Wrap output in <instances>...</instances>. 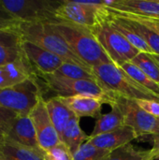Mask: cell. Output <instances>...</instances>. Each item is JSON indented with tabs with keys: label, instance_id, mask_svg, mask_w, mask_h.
Returning a JSON list of instances; mask_svg holds the SVG:
<instances>
[{
	"label": "cell",
	"instance_id": "cell-1",
	"mask_svg": "<svg viewBox=\"0 0 159 160\" xmlns=\"http://www.w3.org/2000/svg\"><path fill=\"white\" fill-rule=\"evenodd\" d=\"M97 82L119 98L128 100L152 99L159 102V97L134 81L121 68L106 63L92 68Z\"/></svg>",
	"mask_w": 159,
	"mask_h": 160
},
{
	"label": "cell",
	"instance_id": "cell-2",
	"mask_svg": "<svg viewBox=\"0 0 159 160\" xmlns=\"http://www.w3.org/2000/svg\"><path fill=\"white\" fill-rule=\"evenodd\" d=\"M23 40L30 41L56 55L65 62L90 68L85 65L71 50L64 37L52 22L21 23L18 27Z\"/></svg>",
	"mask_w": 159,
	"mask_h": 160
},
{
	"label": "cell",
	"instance_id": "cell-3",
	"mask_svg": "<svg viewBox=\"0 0 159 160\" xmlns=\"http://www.w3.org/2000/svg\"><path fill=\"white\" fill-rule=\"evenodd\" d=\"M53 24L73 52L88 67L112 63L91 30L63 22H53Z\"/></svg>",
	"mask_w": 159,
	"mask_h": 160
},
{
	"label": "cell",
	"instance_id": "cell-4",
	"mask_svg": "<svg viewBox=\"0 0 159 160\" xmlns=\"http://www.w3.org/2000/svg\"><path fill=\"white\" fill-rule=\"evenodd\" d=\"M58 22L72 23L82 28L92 30L95 27L109 22L112 13L99 1H62L55 13Z\"/></svg>",
	"mask_w": 159,
	"mask_h": 160
},
{
	"label": "cell",
	"instance_id": "cell-5",
	"mask_svg": "<svg viewBox=\"0 0 159 160\" xmlns=\"http://www.w3.org/2000/svg\"><path fill=\"white\" fill-rule=\"evenodd\" d=\"M44 82L47 88L57 97H71L77 95L93 96L105 100L110 106L118 98L105 90L96 80H72L55 74L37 75Z\"/></svg>",
	"mask_w": 159,
	"mask_h": 160
},
{
	"label": "cell",
	"instance_id": "cell-6",
	"mask_svg": "<svg viewBox=\"0 0 159 160\" xmlns=\"http://www.w3.org/2000/svg\"><path fill=\"white\" fill-rule=\"evenodd\" d=\"M37 76L7 88H0V106L15 112L20 116H29L42 93L37 80Z\"/></svg>",
	"mask_w": 159,
	"mask_h": 160
},
{
	"label": "cell",
	"instance_id": "cell-7",
	"mask_svg": "<svg viewBox=\"0 0 159 160\" xmlns=\"http://www.w3.org/2000/svg\"><path fill=\"white\" fill-rule=\"evenodd\" d=\"M62 1L0 0V4L22 23L58 22L55 13Z\"/></svg>",
	"mask_w": 159,
	"mask_h": 160
},
{
	"label": "cell",
	"instance_id": "cell-8",
	"mask_svg": "<svg viewBox=\"0 0 159 160\" xmlns=\"http://www.w3.org/2000/svg\"><path fill=\"white\" fill-rule=\"evenodd\" d=\"M112 63L121 67L127 62H131L141 52L134 48L128 40L109 22H106L91 30Z\"/></svg>",
	"mask_w": 159,
	"mask_h": 160
},
{
	"label": "cell",
	"instance_id": "cell-9",
	"mask_svg": "<svg viewBox=\"0 0 159 160\" xmlns=\"http://www.w3.org/2000/svg\"><path fill=\"white\" fill-rule=\"evenodd\" d=\"M118 102L124 112L125 125L132 128L138 137L158 135L159 118L146 112L134 100L118 98Z\"/></svg>",
	"mask_w": 159,
	"mask_h": 160
},
{
	"label": "cell",
	"instance_id": "cell-10",
	"mask_svg": "<svg viewBox=\"0 0 159 160\" xmlns=\"http://www.w3.org/2000/svg\"><path fill=\"white\" fill-rule=\"evenodd\" d=\"M29 117L34 125L37 142L42 151H47L61 142L60 137L50 118L46 100L40 98L39 101L30 112Z\"/></svg>",
	"mask_w": 159,
	"mask_h": 160
},
{
	"label": "cell",
	"instance_id": "cell-11",
	"mask_svg": "<svg viewBox=\"0 0 159 160\" xmlns=\"http://www.w3.org/2000/svg\"><path fill=\"white\" fill-rule=\"evenodd\" d=\"M113 13L159 21V0H103Z\"/></svg>",
	"mask_w": 159,
	"mask_h": 160
},
{
	"label": "cell",
	"instance_id": "cell-12",
	"mask_svg": "<svg viewBox=\"0 0 159 160\" xmlns=\"http://www.w3.org/2000/svg\"><path fill=\"white\" fill-rule=\"evenodd\" d=\"M22 51L25 58L33 67L37 75L52 74L65 62L58 55L30 41L23 40Z\"/></svg>",
	"mask_w": 159,
	"mask_h": 160
},
{
	"label": "cell",
	"instance_id": "cell-13",
	"mask_svg": "<svg viewBox=\"0 0 159 160\" xmlns=\"http://www.w3.org/2000/svg\"><path fill=\"white\" fill-rule=\"evenodd\" d=\"M59 98L73 114L79 118L91 117L96 120L98 119L102 115V105L106 104L105 100L102 98L93 96L77 95L71 97H59Z\"/></svg>",
	"mask_w": 159,
	"mask_h": 160
},
{
	"label": "cell",
	"instance_id": "cell-14",
	"mask_svg": "<svg viewBox=\"0 0 159 160\" xmlns=\"http://www.w3.org/2000/svg\"><path fill=\"white\" fill-rule=\"evenodd\" d=\"M138 138L137 133L132 128L123 126L108 133H103L95 137H88L86 142L99 149L112 152L126 144L131 143L132 141Z\"/></svg>",
	"mask_w": 159,
	"mask_h": 160
},
{
	"label": "cell",
	"instance_id": "cell-15",
	"mask_svg": "<svg viewBox=\"0 0 159 160\" xmlns=\"http://www.w3.org/2000/svg\"><path fill=\"white\" fill-rule=\"evenodd\" d=\"M23 38L18 28L0 30V67L24 58Z\"/></svg>",
	"mask_w": 159,
	"mask_h": 160
},
{
	"label": "cell",
	"instance_id": "cell-16",
	"mask_svg": "<svg viewBox=\"0 0 159 160\" xmlns=\"http://www.w3.org/2000/svg\"><path fill=\"white\" fill-rule=\"evenodd\" d=\"M37 73L24 57L14 63L0 67V88H7L21 83Z\"/></svg>",
	"mask_w": 159,
	"mask_h": 160
},
{
	"label": "cell",
	"instance_id": "cell-17",
	"mask_svg": "<svg viewBox=\"0 0 159 160\" xmlns=\"http://www.w3.org/2000/svg\"><path fill=\"white\" fill-rule=\"evenodd\" d=\"M7 139L20 145L38 149L36 130L29 116H18L12 129L7 135Z\"/></svg>",
	"mask_w": 159,
	"mask_h": 160
},
{
	"label": "cell",
	"instance_id": "cell-18",
	"mask_svg": "<svg viewBox=\"0 0 159 160\" xmlns=\"http://www.w3.org/2000/svg\"><path fill=\"white\" fill-rule=\"evenodd\" d=\"M118 98L114 103L111 105L112 110L110 112L102 114L98 119L96 120L94 129L91 134L88 135V137H95L103 133H108L123 126H126L124 112L118 102Z\"/></svg>",
	"mask_w": 159,
	"mask_h": 160
},
{
	"label": "cell",
	"instance_id": "cell-19",
	"mask_svg": "<svg viewBox=\"0 0 159 160\" xmlns=\"http://www.w3.org/2000/svg\"><path fill=\"white\" fill-rule=\"evenodd\" d=\"M47 110L50 118L59 135L61 137L69 121L75 116L73 112L63 103L59 97L55 96L46 100Z\"/></svg>",
	"mask_w": 159,
	"mask_h": 160
},
{
	"label": "cell",
	"instance_id": "cell-20",
	"mask_svg": "<svg viewBox=\"0 0 159 160\" xmlns=\"http://www.w3.org/2000/svg\"><path fill=\"white\" fill-rule=\"evenodd\" d=\"M112 12V11H111ZM114 16L120 18L129 28H131L134 32H136L149 46L152 50L154 54L159 55V34L154 31L153 29L149 28L140 21L136 20L135 18L129 16H122L112 13Z\"/></svg>",
	"mask_w": 159,
	"mask_h": 160
},
{
	"label": "cell",
	"instance_id": "cell-21",
	"mask_svg": "<svg viewBox=\"0 0 159 160\" xmlns=\"http://www.w3.org/2000/svg\"><path fill=\"white\" fill-rule=\"evenodd\" d=\"M80 119L81 118L74 116L60 137L61 142H63L72 154H74L88 139V135L85 134L80 126Z\"/></svg>",
	"mask_w": 159,
	"mask_h": 160
},
{
	"label": "cell",
	"instance_id": "cell-22",
	"mask_svg": "<svg viewBox=\"0 0 159 160\" xmlns=\"http://www.w3.org/2000/svg\"><path fill=\"white\" fill-rule=\"evenodd\" d=\"M0 151L13 160H45L43 151L20 145L7 139L0 146Z\"/></svg>",
	"mask_w": 159,
	"mask_h": 160
},
{
	"label": "cell",
	"instance_id": "cell-23",
	"mask_svg": "<svg viewBox=\"0 0 159 160\" xmlns=\"http://www.w3.org/2000/svg\"><path fill=\"white\" fill-rule=\"evenodd\" d=\"M112 13V12H111ZM110 24L115 29L117 30L119 33H121L127 40L128 42L134 47L136 48L139 52H145V53H149L152 54L153 52L152 50L149 48V46L145 43V41L136 33L134 32L131 28H129L120 18L114 16L112 13V17L109 21Z\"/></svg>",
	"mask_w": 159,
	"mask_h": 160
},
{
	"label": "cell",
	"instance_id": "cell-24",
	"mask_svg": "<svg viewBox=\"0 0 159 160\" xmlns=\"http://www.w3.org/2000/svg\"><path fill=\"white\" fill-rule=\"evenodd\" d=\"M52 74L72 80H96V76L91 68L64 62L63 65Z\"/></svg>",
	"mask_w": 159,
	"mask_h": 160
},
{
	"label": "cell",
	"instance_id": "cell-25",
	"mask_svg": "<svg viewBox=\"0 0 159 160\" xmlns=\"http://www.w3.org/2000/svg\"><path fill=\"white\" fill-rule=\"evenodd\" d=\"M121 68L128 76H130L134 81H136L138 83L142 85L144 88L148 89L152 93L156 94L159 97V84L153 81L150 77H148L144 72H142L138 67H136L131 62H127L123 64Z\"/></svg>",
	"mask_w": 159,
	"mask_h": 160
},
{
	"label": "cell",
	"instance_id": "cell-26",
	"mask_svg": "<svg viewBox=\"0 0 159 160\" xmlns=\"http://www.w3.org/2000/svg\"><path fill=\"white\" fill-rule=\"evenodd\" d=\"M148 154L149 150H139L128 143L112 151L105 160H144Z\"/></svg>",
	"mask_w": 159,
	"mask_h": 160
},
{
	"label": "cell",
	"instance_id": "cell-27",
	"mask_svg": "<svg viewBox=\"0 0 159 160\" xmlns=\"http://www.w3.org/2000/svg\"><path fill=\"white\" fill-rule=\"evenodd\" d=\"M131 63L159 84V68L149 53L140 52L133 58Z\"/></svg>",
	"mask_w": 159,
	"mask_h": 160
},
{
	"label": "cell",
	"instance_id": "cell-28",
	"mask_svg": "<svg viewBox=\"0 0 159 160\" xmlns=\"http://www.w3.org/2000/svg\"><path fill=\"white\" fill-rule=\"evenodd\" d=\"M110 153L85 142L73 154V158L74 160H105Z\"/></svg>",
	"mask_w": 159,
	"mask_h": 160
},
{
	"label": "cell",
	"instance_id": "cell-29",
	"mask_svg": "<svg viewBox=\"0 0 159 160\" xmlns=\"http://www.w3.org/2000/svg\"><path fill=\"white\" fill-rule=\"evenodd\" d=\"M43 153L45 160H74L72 152L63 142L47 151H43Z\"/></svg>",
	"mask_w": 159,
	"mask_h": 160
},
{
	"label": "cell",
	"instance_id": "cell-30",
	"mask_svg": "<svg viewBox=\"0 0 159 160\" xmlns=\"http://www.w3.org/2000/svg\"><path fill=\"white\" fill-rule=\"evenodd\" d=\"M18 116L15 112L0 106V132L7 136L12 129Z\"/></svg>",
	"mask_w": 159,
	"mask_h": 160
},
{
	"label": "cell",
	"instance_id": "cell-31",
	"mask_svg": "<svg viewBox=\"0 0 159 160\" xmlns=\"http://www.w3.org/2000/svg\"><path fill=\"white\" fill-rule=\"evenodd\" d=\"M21 23L20 21H18L0 4V30L18 28Z\"/></svg>",
	"mask_w": 159,
	"mask_h": 160
},
{
	"label": "cell",
	"instance_id": "cell-32",
	"mask_svg": "<svg viewBox=\"0 0 159 160\" xmlns=\"http://www.w3.org/2000/svg\"><path fill=\"white\" fill-rule=\"evenodd\" d=\"M136 103L146 112L152 114L155 117L159 118V102L152 99H139Z\"/></svg>",
	"mask_w": 159,
	"mask_h": 160
},
{
	"label": "cell",
	"instance_id": "cell-33",
	"mask_svg": "<svg viewBox=\"0 0 159 160\" xmlns=\"http://www.w3.org/2000/svg\"><path fill=\"white\" fill-rule=\"evenodd\" d=\"M113 13V12H112ZM116 14V13H114ZM117 15H122V14H117ZM122 16H129L132 18H135L136 20L140 21L141 22H142L143 24H145L146 26H148L149 28L153 29L154 31H156L157 33L159 34V21H155V20H149V19H143V18H139V17H135V16H130V15H122Z\"/></svg>",
	"mask_w": 159,
	"mask_h": 160
},
{
	"label": "cell",
	"instance_id": "cell-34",
	"mask_svg": "<svg viewBox=\"0 0 159 160\" xmlns=\"http://www.w3.org/2000/svg\"><path fill=\"white\" fill-rule=\"evenodd\" d=\"M153 147L149 150V158L151 160H159V134L152 137Z\"/></svg>",
	"mask_w": 159,
	"mask_h": 160
},
{
	"label": "cell",
	"instance_id": "cell-35",
	"mask_svg": "<svg viewBox=\"0 0 159 160\" xmlns=\"http://www.w3.org/2000/svg\"><path fill=\"white\" fill-rule=\"evenodd\" d=\"M150 55H151V57L153 58V60L156 62V64L158 66V68H159V55L154 54V53H152V54H150Z\"/></svg>",
	"mask_w": 159,
	"mask_h": 160
},
{
	"label": "cell",
	"instance_id": "cell-36",
	"mask_svg": "<svg viewBox=\"0 0 159 160\" xmlns=\"http://www.w3.org/2000/svg\"><path fill=\"white\" fill-rule=\"evenodd\" d=\"M0 160H13V159H11L9 157H7V155H5L3 152H1V151H0Z\"/></svg>",
	"mask_w": 159,
	"mask_h": 160
},
{
	"label": "cell",
	"instance_id": "cell-37",
	"mask_svg": "<svg viewBox=\"0 0 159 160\" xmlns=\"http://www.w3.org/2000/svg\"><path fill=\"white\" fill-rule=\"evenodd\" d=\"M6 139H7V136L5 134H3L2 132H0V146L6 142Z\"/></svg>",
	"mask_w": 159,
	"mask_h": 160
},
{
	"label": "cell",
	"instance_id": "cell-38",
	"mask_svg": "<svg viewBox=\"0 0 159 160\" xmlns=\"http://www.w3.org/2000/svg\"><path fill=\"white\" fill-rule=\"evenodd\" d=\"M144 160H151V158H149V154H148V156H147V158H145V159H144Z\"/></svg>",
	"mask_w": 159,
	"mask_h": 160
}]
</instances>
